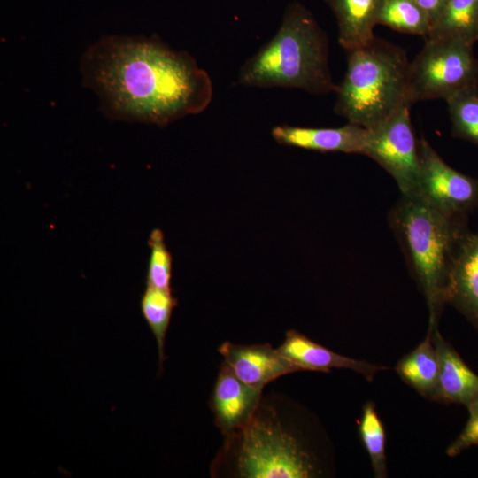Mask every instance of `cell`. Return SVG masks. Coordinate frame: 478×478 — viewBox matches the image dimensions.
Returning <instances> with one entry per match:
<instances>
[{
	"label": "cell",
	"instance_id": "obj_16",
	"mask_svg": "<svg viewBox=\"0 0 478 478\" xmlns=\"http://www.w3.org/2000/svg\"><path fill=\"white\" fill-rule=\"evenodd\" d=\"M433 328L428 327L425 339L399 360L396 371L405 383L422 397L439 401L440 365L432 340Z\"/></svg>",
	"mask_w": 478,
	"mask_h": 478
},
{
	"label": "cell",
	"instance_id": "obj_10",
	"mask_svg": "<svg viewBox=\"0 0 478 478\" xmlns=\"http://www.w3.org/2000/svg\"><path fill=\"white\" fill-rule=\"evenodd\" d=\"M218 351L240 380L262 391L272 381L299 371L269 343L241 345L224 342Z\"/></svg>",
	"mask_w": 478,
	"mask_h": 478
},
{
	"label": "cell",
	"instance_id": "obj_24",
	"mask_svg": "<svg viewBox=\"0 0 478 478\" xmlns=\"http://www.w3.org/2000/svg\"><path fill=\"white\" fill-rule=\"evenodd\" d=\"M428 16L431 26L442 13L448 0H415Z\"/></svg>",
	"mask_w": 478,
	"mask_h": 478
},
{
	"label": "cell",
	"instance_id": "obj_13",
	"mask_svg": "<svg viewBox=\"0 0 478 478\" xmlns=\"http://www.w3.org/2000/svg\"><path fill=\"white\" fill-rule=\"evenodd\" d=\"M432 340L439 358V402L466 408L478 403V374L470 369L454 348L443 337L437 326Z\"/></svg>",
	"mask_w": 478,
	"mask_h": 478
},
{
	"label": "cell",
	"instance_id": "obj_14",
	"mask_svg": "<svg viewBox=\"0 0 478 478\" xmlns=\"http://www.w3.org/2000/svg\"><path fill=\"white\" fill-rule=\"evenodd\" d=\"M447 304L456 307L478 329V232L468 231L459 243Z\"/></svg>",
	"mask_w": 478,
	"mask_h": 478
},
{
	"label": "cell",
	"instance_id": "obj_9",
	"mask_svg": "<svg viewBox=\"0 0 478 478\" xmlns=\"http://www.w3.org/2000/svg\"><path fill=\"white\" fill-rule=\"evenodd\" d=\"M240 380L223 361L216 379L209 406L216 427L224 437L244 428L251 420L263 396Z\"/></svg>",
	"mask_w": 478,
	"mask_h": 478
},
{
	"label": "cell",
	"instance_id": "obj_22",
	"mask_svg": "<svg viewBox=\"0 0 478 478\" xmlns=\"http://www.w3.org/2000/svg\"><path fill=\"white\" fill-rule=\"evenodd\" d=\"M150 258L146 274V286L172 290V255L165 243L163 232L153 229L149 236Z\"/></svg>",
	"mask_w": 478,
	"mask_h": 478
},
{
	"label": "cell",
	"instance_id": "obj_3",
	"mask_svg": "<svg viewBox=\"0 0 478 478\" xmlns=\"http://www.w3.org/2000/svg\"><path fill=\"white\" fill-rule=\"evenodd\" d=\"M237 82L292 88L315 95L335 92L325 33L303 4H290L274 37L240 67Z\"/></svg>",
	"mask_w": 478,
	"mask_h": 478
},
{
	"label": "cell",
	"instance_id": "obj_4",
	"mask_svg": "<svg viewBox=\"0 0 478 478\" xmlns=\"http://www.w3.org/2000/svg\"><path fill=\"white\" fill-rule=\"evenodd\" d=\"M389 220L426 298L428 327L434 328L447 304L459 243L468 232L466 217L444 214L418 195H402Z\"/></svg>",
	"mask_w": 478,
	"mask_h": 478
},
{
	"label": "cell",
	"instance_id": "obj_7",
	"mask_svg": "<svg viewBox=\"0 0 478 478\" xmlns=\"http://www.w3.org/2000/svg\"><path fill=\"white\" fill-rule=\"evenodd\" d=\"M410 105L367 129L363 155L376 161L395 180L402 195H416L420 166V142L415 138Z\"/></svg>",
	"mask_w": 478,
	"mask_h": 478
},
{
	"label": "cell",
	"instance_id": "obj_12",
	"mask_svg": "<svg viewBox=\"0 0 478 478\" xmlns=\"http://www.w3.org/2000/svg\"><path fill=\"white\" fill-rule=\"evenodd\" d=\"M279 353L299 371L330 373L333 368L349 369L372 382L377 372L389 367L340 355L320 345L297 330L286 332Z\"/></svg>",
	"mask_w": 478,
	"mask_h": 478
},
{
	"label": "cell",
	"instance_id": "obj_1",
	"mask_svg": "<svg viewBox=\"0 0 478 478\" xmlns=\"http://www.w3.org/2000/svg\"><path fill=\"white\" fill-rule=\"evenodd\" d=\"M80 68L83 86L117 120L166 127L204 112L213 95L190 54L152 36H104L86 49Z\"/></svg>",
	"mask_w": 478,
	"mask_h": 478
},
{
	"label": "cell",
	"instance_id": "obj_23",
	"mask_svg": "<svg viewBox=\"0 0 478 478\" xmlns=\"http://www.w3.org/2000/svg\"><path fill=\"white\" fill-rule=\"evenodd\" d=\"M468 420L459 436L449 445L446 454L455 457L467 448L478 444V403L467 407Z\"/></svg>",
	"mask_w": 478,
	"mask_h": 478
},
{
	"label": "cell",
	"instance_id": "obj_17",
	"mask_svg": "<svg viewBox=\"0 0 478 478\" xmlns=\"http://www.w3.org/2000/svg\"><path fill=\"white\" fill-rule=\"evenodd\" d=\"M427 37L454 39L474 45L478 41V0H448Z\"/></svg>",
	"mask_w": 478,
	"mask_h": 478
},
{
	"label": "cell",
	"instance_id": "obj_2",
	"mask_svg": "<svg viewBox=\"0 0 478 478\" xmlns=\"http://www.w3.org/2000/svg\"><path fill=\"white\" fill-rule=\"evenodd\" d=\"M334 469L331 443L318 420L282 395L262 396L247 425L225 437L212 476L317 478Z\"/></svg>",
	"mask_w": 478,
	"mask_h": 478
},
{
	"label": "cell",
	"instance_id": "obj_8",
	"mask_svg": "<svg viewBox=\"0 0 478 478\" xmlns=\"http://www.w3.org/2000/svg\"><path fill=\"white\" fill-rule=\"evenodd\" d=\"M417 194L439 212L466 217L478 205V180L450 166L422 137Z\"/></svg>",
	"mask_w": 478,
	"mask_h": 478
},
{
	"label": "cell",
	"instance_id": "obj_11",
	"mask_svg": "<svg viewBox=\"0 0 478 478\" xmlns=\"http://www.w3.org/2000/svg\"><path fill=\"white\" fill-rule=\"evenodd\" d=\"M368 130L348 123L339 127H305L281 125L272 129L273 138L280 144L320 152L362 154Z\"/></svg>",
	"mask_w": 478,
	"mask_h": 478
},
{
	"label": "cell",
	"instance_id": "obj_18",
	"mask_svg": "<svg viewBox=\"0 0 478 478\" xmlns=\"http://www.w3.org/2000/svg\"><path fill=\"white\" fill-rule=\"evenodd\" d=\"M177 299L172 290L146 286L140 300L141 312L151 330L158 350L159 370H162L165 355V340Z\"/></svg>",
	"mask_w": 478,
	"mask_h": 478
},
{
	"label": "cell",
	"instance_id": "obj_5",
	"mask_svg": "<svg viewBox=\"0 0 478 478\" xmlns=\"http://www.w3.org/2000/svg\"><path fill=\"white\" fill-rule=\"evenodd\" d=\"M347 52V69L336 89V114L371 129L396 112L412 105L405 52L374 38Z\"/></svg>",
	"mask_w": 478,
	"mask_h": 478
},
{
	"label": "cell",
	"instance_id": "obj_15",
	"mask_svg": "<svg viewBox=\"0 0 478 478\" xmlns=\"http://www.w3.org/2000/svg\"><path fill=\"white\" fill-rule=\"evenodd\" d=\"M338 27V41L346 50L366 46L375 37L374 28L382 0H326Z\"/></svg>",
	"mask_w": 478,
	"mask_h": 478
},
{
	"label": "cell",
	"instance_id": "obj_6",
	"mask_svg": "<svg viewBox=\"0 0 478 478\" xmlns=\"http://www.w3.org/2000/svg\"><path fill=\"white\" fill-rule=\"evenodd\" d=\"M408 85L412 103L444 99L478 86V59L473 45L427 37L422 50L410 62Z\"/></svg>",
	"mask_w": 478,
	"mask_h": 478
},
{
	"label": "cell",
	"instance_id": "obj_21",
	"mask_svg": "<svg viewBox=\"0 0 478 478\" xmlns=\"http://www.w3.org/2000/svg\"><path fill=\"white\" fill-rule=\"evenodd\" d=\"M358 431L369 455L374 475L376 478L387 477L385 431L372 401H367L363 406Z\"/></svg>",
	"mask_w": 478,
	"mask_h": 478
},
{
	"label": "cell",
	"instance_id": "obj_19",
	"mask_svg": "<svg viewBox=\"0 0 478 478\" xmlns=\"http://www.w3.org/2000/svg\"><path fill=\"white\" fill-rule=\"evenodd\" d=\"M377 25L426 37L431 29L428 16L415 0H382Z\"/></svg>",
	"mask_w": 478,
	"mask_h": 478
},
{
	"label": "cell",
	"instance_id": "obj_20",
	"mask_svg": "<svg viewBox=\"0 0 478 478\" xmlns=\"http://www.w3.org/2000/svg\"><path fill=\"white\" fill-rule=\"evenodd\" d=\"M445 101L452 135L478 145V86L462 90Z\"/></svg>",
	"mask_w": 478,
	"mask_h": 478
}]
</instances>
